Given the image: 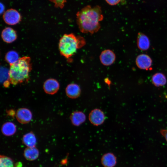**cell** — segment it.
Listing matches in <instances>:
<instances>
[{
    "label": "cell",
    "mask_w": 167,
    "mask_h": 167,
    "mask_svg": "<svg viewBox=\"0 0 167 167\" xmlns=\"http://www.w3.org/2000/svg\"><path fill=\"white\" fill-rule=\"evenodd\" d=\"M76 21L80 31L84 33L93 34L98 32L101 26L100 22L103 19L101 7L96 5H87L76 14Z\"/></svg>",
    "instance_id": "6da1fadb"
},
{
    "label": "cell",
    "mask_w": 167,
    "mask_h": 167,
    "mask_svg": "<svg viewBox=\"0 0 167 167\" xmlns=\"http://www.w3.org/2000/svg\"><path fill=\"white\" fill-rule=\"evenodd\" d=\"M32 68L30 57L24 56L19 58L16 62L10 65L9 70L10 83L16 85L28 80Z\"/></svg>",
    "instance_id": "7a4b0ae2"
},
{
    "label": "cell",
    "mask_w": 167,
    "mask_h": 167,
    "mask_svg": "<svg viewBox=\"0 0 167 167\" xmlns=\"http://www.w3.org/2000/svg\"><path fill=\"white\" fill-rule=\"evenodd\" d=\"M86 44L84 39L73 33L64 34L59 40L58 48L61 54L68 59L73 56Z\"/></svg>",
    "instance_id": "3957f363"
},
{
    "label": "cell",
    "mask_w": 167,
    "mask_h": 167,
    "mask_svg": "<svg viewBox=\"0 0 167 167\" xmlns=\"http://www.w3.org/2000/svg\"><path fill=\"white\" fill-rule=\"evenodd\" d=\"M3 18L4 22L10 25H15L19 23L21 20V16L16 10L10 9L4 12Z\"/></svg>",
    "instance_id": "277c9868"
},
{
    "label": "cell",
    "mask_w": 167,
    "mask_h": 167,
    "mask_svg": "<svg viewBox=\"0 0 167 167\" xmlns=\"http://www.w3.org/2000/svg\"><path fill=\"white\" fill-rule=\"evenodd\" d=\"M136 64L137 67L143 70H151L152 60L148 55L142 54L138 55L136 59Z\"/></svg>",
    "instance_id": "5b68a950"
},
{
    "label": "cell",
    "mask_w": 167,
    "mask_h": 167,
    "mask_svg": "<svg viewBox=\"0 0 167 167\" xmlns=\"http://www.w3.org/2000/svg\"><path fill=\"white\" fill-rule=\"evenodd\" d=\"M15 116L17 120L23 124L29 123L32 118V114L31 111L24 108L18 109L16 112Z\"/></svg>",
    "instance_id": "8992f818"
},
{
    "label": "cell",
    "mask_w": 167,
    "mask_h": 167,
    "mask_svg": "<svg viewBox=\"0 0 167 167\" xmlns=\"http://www.w3.org/2000/svg\"><path fill=\"white\" fill-rule=\"evenodd\" d=\"M99 58L102 64L104 66H109L112 65L115 62L116 55L112 50L106 49L101 52Z\"/></svg>",
    "instance_id": "52a82bcc"
},
{
    "label": "cell",
    "mask_w": 167,
    "mask_h": 167,
    "mask_svg": "<svg viewBox=\"0 0 167 167\" xmlns=\"http://www.w3.org/2000/svg\"><path fill=\"white\" fill-rule=\"evenodd\" d=\"M89 119L92 124L98 126L104 122L105 116L101 110L99 109H95L92 110L89 113Z\"/></svg>",
    "instance_id": "ba28073f"
},
{
    "label": "cell",
    "mask_w": 167,
    "mask_h": 167,
    "mask_svg": "<svg viewBox=\"0 0 167 167\" xmlns=\"http://www.w3.org/2000/svg\"><path fill=\"white\" fill-rule=\"evenodd\" d=\"M59 84L57 80L54 79L46 80L43 84V89L46 93L53 95L56 93L59 88Z\"/></svg>",
    "instance_id": "9c48e42d"
},
{
    "label": "cell",
    "mask_w": 167,
    "mask_h": 167,
    "mask_svg": "<svg viewBox=\"0 0 167 167\" xmlns=\"http://www.w3.org/2000/svg\"><path fill=\"white\" fill-rule=\"evenodd\" d=\"M1 37L3 40L6 43H11L15 41L17 38L16 31L10 27L4 29L2 32Z\"/></svg>",
    "instance_id": "30bf717a"
},
{
    "label": "cell",
    "mask_w": 167,
    "mask_h": 167,
    "mask_svg": "<svg viewBox=\"0 0 167 167\" xmlns=\"http://www.w3.org/2000/svg\"><path fill=\"white\" fill-rule=\"evenodd\" d=\"M137 44L139 49L142 50H146L149 48L150 43L148 37L145 34L139 32L138 33Z\"/></svg>",
    "instance_id": "8fae6325"
},
{
    "label": "cell",
    "mask_w": 167,
    "mask_h": 167,
    "mask_svg": "<svg viewBox=\"0 0 167 167\" xmlns=\"http://www.w3.org/2000/svg\"><path fill=\"white\" fill-rule=\"evenodd\" d=\"M65 90L66 95L72 99L79 97L81 92L80 89L79 85L74 83L68 84Z\"/></svg>",
    "instance_id": "7c38bea8"
},
{
    "label": "cell",
    "mask_w": 167,
    "mask_h": 167,
    "mask_svg": "<svg viewBox=\"0 0 167 167\" xmlns=\"http://www.w3.org/2000/svg\"><path fill=\"white\" fill-rule=\"evenodd\" d=\"M70 119L73 124L78 126L83 123L86 120L85 114L81 111H75L71 115Z\"/></svg>",
    "instance_id": "4fadbf2b"
},
{
    "label": "cell",
    "mask_w": 167,
    "mask_h": 167,
    "mask_svg": "<svg viewBox=\"0 0 167 167\" xmlns=\"http://www.w3.org/2000/svg\"><path fill=\"white\" fill-rule=\"evenodd\" d=\"M151 81L153 84L156 87L163 86L167 82L165 76L160 72L154 74L152 77Z\"/></svg>",
    "instance_id": "5bb4252c"
},
{
    "label": "cell",
    "mask_w": 167,
    "mask_h": 167,
    "mask_svg": "<svg viewBox=\"0 0 167 167\" xmlns=\"http://www.w3.org/2000/svg\"><path fill=\"white\" fill-rule=\"evenodd\" d=\"M16 131L15 125L11 122H7L4 123L1 128L2 134L6 136H10L14 134Z\"/></svg>",
    "instance_id": "9a60e30c"
},
{
    "label": "cell",
    "mask_w": 167,
    "mask_h": 167,
    "mask_svg": "<svg viewBox=\"0 0 167 167\" xmlns=\"http://www.w3.org/2000/svg\"><path fill=\"white\" fill-rule=\"evenodd\" d=\"M101 162L105 167H113L116 164V158L113 154L107 153L102 156Z\"/></svg>",
    "instance_id": "2e32d148"
},
{
    "label": "cell",
    "mask_w": 167,
    "mask_h": 167,
    "mask_svg": "<svg viewBox=\"0 0 167 167\" xmlns=\"http://www.w3.org/2000/svg\"><path fill=\"white\" fill-rule=\"evenodd\" d=\"M23 142L28 147H35L36 139L35 136L32 132H28L23 136Z\"/></svg>",
    "instance_id": "e0dca14e"
},
{
    "label": "cell",
    "mask_w": 167,
    "mask_h": 167,
    "mask_svg": "<svg viewBox=\"0 0 167 167\" xmlns=\"http://www.w3.org/2000/svg\"><path fill=\"white\" fill-rule=\"evenodd\" d=\"M24 154L27 160L33 161L36 160L38 157L39 152L35 147H28L24 150Z\"/></svg>",
    "instance_id": "ac0fdd59"
},
{
    "label": "cell",
    "mask_w": 167,
    "mask_h": 167,
    "mask_svg": "<svg viewBox=\"0 0 167 167\" xmlns=\"http://www.w3.org/2000/svg\"><path fill=\"white\" fill-rule=\"evenodd\" d=\"M18 53L15 51L11 50L8 51L6 54L5 59L10 65L12 64L19 59Z\"/></svg>",
    "instance_id": "d6986e66"
},
{
    "label": "cell",
    "mask_w": 167,
    "mask_h": 167,
    "mask_svg": "<svg viewBox=\"0 0 167 167\" xmlns=\"http://www.w3.org/2000/svg\"><path fill=\"white\" fill-rule=\"evenodd\" d=\"M0 167H17L11 158L3 155L0 156Z\"/></svg>",
    "instance_id": "ffe728a7"
},
{
    "label": "cell",
    "mask_w": 167,
    "mask_h": 167,
    "mask_svg": "<svg viewBox=\"0 0 167 167\" xmlns=\"http://www.w3.org/2000/svg\"><path fill=\"white\" fill-rule=\"evenodd\" d=\"M1 75H2V81L3 82V84L5 86L8 85L10 83L9 75V70L4 68H1Z\"/></svg>",
    "instance_id": "44dd1931"
},
{
    "label": "cell",
    "mask_w": 167,
    "mask_h": 167,
    "mask_svg": "<svg viewBox=\"0 0 167 167\" xmlns=\"http://www.w3.org/2000/svg\"><path fill=\"white\" fill-rule=\"evenodd\" d=\"M54 4L55 7L62 9L65 6L66 0H49Z\"/></svg>",
    "instance_id": "7402d4cb"
},
{
    "label": "cell",
    "mask_w": 167,
    "mask_h": 167,
    "mask_svg": "<svg viewBox=\"0 0 167 167\" xmlns=\"http://www.w3.org/2000/svg\"><path fill=\"white\" fill-rule=\"evenodd\" d=\"M107 3L111 6H114L118 4L121 0H105Z\"/></svg>",
    "instance_id": "603a6c76"
},
{
    "label": "cell",
    "mask_w": 167,
    "mask_h": 167,
    "mask_svg": "<svg viewBox=\"0 0 167 167\" xmlns=\"http://www.w3.org/2000/svg\"><path fill=\"white\" fill-rule=\"evenodd\" d=\"M161 135L165 138L166 141L167 142V130L165 129H162L160 131Z\"/></svg>",
    "instance_id": "cb8c5ba5"
},
{
    "label": "cell",
    "mask_w": 167,
    "mask_h": 167,
    "mask_svg": "<svg viewBox=\"0 0 167 167\" xmlns=\"http://www.w3.org/2000/svg\"><path fill=\"white\" fill-rule=\"evenodd\" d=\"M0 13L2 14V13L4 12L5 10V7L3 4L1 3H0Z\"/></svg>",
    "instance_id": "d4e9b609"
}]
</instances>
